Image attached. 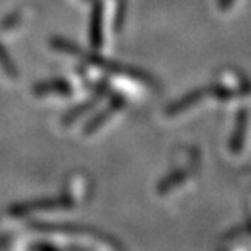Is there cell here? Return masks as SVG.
Here are the masks:
<instances>
[{"instance_id":"1","label":"cell","mask_w":251,"mask_h":251,"mask_svg":"<svg viewBox=\"0 0 251 251\" xmlns=\"http://www.w3.org/2000/svg\"><path fill=\"white\" fill-rule=\"evenodd\" d=\"M5 56H7V52L2 51V48H0V65H2V67L5 69L7 75H10V77H15V69L12 67V64H10V61Z\"/></svg>"}]
</instances>
